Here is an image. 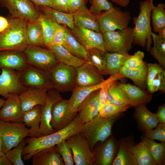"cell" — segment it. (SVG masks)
Returning a JSON list of instances; mask_svg holds the SVG:
<instances>
[{
	"label": "cell",
	"mask_w": 165,
	"mask_h": 165,
	"mask_svg": "<svg viewBox=\"0 0 165 165\" xmlns=\"http://www.w3.org/2000/svg\"><path fill=\"white\" fill-rule=\"evenodd\" d=\"M83 124L77 114L69 125L60 130L39 137L25 139L27 144L23 151V160H29L40 150L54 147L71 136L80 134Z\"/></svg>",
	"instance_id": "6da1fadb"
},
{
	"label": "cell",
	"mask_w": 165,
	"mask_h": 165,
	"mask_svg": "<svg viewBox=\"0 0 165 165\" xmlns=\"http://www.w3.org/2000/svg\"><path fill=\"white\" fill-rule=\"evenodd\" d=\"M153 3L150 0H144L140 2V12L137 17H133V44L138 45L149 52L152 39L151 26V10Z\"/></svg>",
	"instance_id": "7a4b0ae2"
},
{
	"label": "cell",
	"mask_w": 165,
	"mask_h": 165,
	"mask_svg": "<svg viewBox=\"0 0 165 165\" xmlns=\"http://www.w3.org/2000/svg\"><path fill=\"white\" fill-rule=\"evenodd\" d=\"M27 23L26 20L19 18L9 21L8 27L0 33V51L24 50L28 46L26 39Z\"/></svg>",
	"instance_id": "3957f363"
},
{
	"label": "cell",
	"mask_w": 165,
	"mask_h": 165,
	"mask_svg": "<svg viewBox=\"0 0 165 165\" xmlns=\"http://www.w3.org/2000/svg\"><path fill=\"white\" fill-rule=\"evenodd\" d=\"M123 115L108 118H103L98 115L83 124L79 134L87 140L91 150L97 142L104 141L112 134L114 124Z\"/></svg>",
	"instance_id": "277c9868"
},
{
	"label": "cell",
	"mask_w": 165,
	"mask_h": 165,
	"mask_svg": "<svg viewBox=\"0 0 165 165\" xmlns=\"http://www.w3.org/2000/svg\"><path fill=\"white\" fill-rule=\"evenodd\" d=\"M100 30L102 33L122 30L128 27L132 19L130 12L113 6L109 10L97 16Z\"/></svg>",
	"instance_id": "5b68a950"
},
{
	"label": "cell",
	"mask_w": 165,
	"mask_h": 165,
	"mask_svg": "<svg viewBox=\"0 0 165 165\" xmlns=\"http://www.w3.org/2000/svg\"><path fill=\"white\" fill-rule=\"evenodd\" d=\"M104 47L107 53H128L133 44V28L102 33Z\"/></svg>",
	"instance_id": "8992f818"
},
{
	"label": "cell",
	"mask_w": 165,
	"mask_h": 165,
	"mask_svg": "<svg viewBox=\"0 0 165 165\" xmlns=\"http://www.w3.org/2000/svg\"><path fill=\"white\" fill-rule=\"evenodd\" d=\"M29 129L23 123L4 121L0 120V136L5 153L17 145L29 136Z\"/></svg>",
	"instance_id": "52a82bcc"
},
{
	"label": "cell",
	"mask_w": 165,
	"mask_h": 165,
	"mask_svg": "<svg viewBox=\"0 0 165 165\" xmlns=\"http://www.w3.org/2000/svg\"><path fill=\"white\" fill-rule=\"evenodd\" d=\"M49 72L52 89L63 92L72 91L76 86L75 68L59 62Z\"/></svg>",
	"instance_id": "ba28073f"
},
{
	"label": "cell",
	"mask_w": 165,
	"mask_h": 165,
	"mask_svg": "<svg viewBox=\"0 0 165 165\" xmlns=\"http://www.w3.org/2000/svg\"><path fill=\"white\" fill-rule=\"evenodd\" d=\"M28 64L50 71L59 63L50 49L40 46H28L24 51Z\"/></svg>",
	"instance_id": "9c48e42d"
},
{
	"label": "cell",
	"mask_w": 165,
	"mask_h": 165,
	"mask_svg": "<svg viewBox=\"0 0 165 165\" xmlns=\"http://www.w3.org/2000/svg\"><path fill=\"white\" fill-rule=\"evenodd\" d=\"M0 95L6 99L10 94L19 95L28 87L21 81L22 72L6 68L1 69Z\"/></svg>",
	"instance_id": "30bf717a"
},
{
	"label": "cell",
	"mask_w": 165,
	"mask_h": 165,
	"mask_svg": "<svg viewBox=\"0 0 165 165\" xmlns=\"http://www.w3.org/2000/svg\"><path fill=\"white\" fill-rule=\"evenodd\" d=\"M118 148V141L112 134L104 141L97 142L92 150L94 165H112Z\"/></svg>",
	"instance_id": "8fae6325"
},
{
	"label": "cell",
	"mask_w": 165,
	"mask_h": 165,
	"mask_svg": "<svg viewBox=\"0 0 165 165\" xmlns=\"http://www.w3.org/2000/svg\"><path fill=\"white\" fill-rule=\"evenodd\" d=\"M72 153L74 163L76 165H93V153L86 139L77 134L66 140Z\"/></svg>",
	"instance_id": "7c38bea8"
},
{
	"label": "cell",
	"mask_w": 165,
	"mask_h": 165,
	"mask_svg": "<svg viewBox=\"0 0 165 165\" xmlns=\"http://www.w3.org/2000/svg\"><path fill=\"white\" fill-rule=\"evenodd\" d=\"M14 18L28 22L37 21L39 13L29 0H1Z\"/></svg>",
	"instance_id": "4fadbf2b"
},
{
	"label": "cell",
	"mask_w": 165,
	"mask_h": 165,
	"mask_svg": "<svg viewBox=\"0 0 165 165\" xmlns=\"http://www.w3.org/2000/svg\"><path fill=\"white\" fill-rule=\"evenodd\" d=\"M77 114L70 108L68 100L63 99L52 107L51 126L56 131L60 130L69 125Z\"/></svg>",
	"instance_id": "5bb4252c"
},
{
	"label": "cell",
	"mask_w": 165,
	"mask_h": 165,
	"mask_svg": "<svg viewBox=\"0 0 165 165\" xmlns=\"http://www.w3.org/2000/svg\"><path fill=\"white\" fill-rule=\"evenodd\" d=\"M49 72L29 65L22 72L21 82L28 87L52 89Z\"/></svg>",
	"instance_id": "9a60e30c"
},
{
	"label": "cell",
	"mask_w": 165,
	"mask_h": 165,
	"mask_svg": "<svg viewBox=\"0 0 165 165\" xmlns=\"http://www.w3.org/2000/svg\"><path fill=\"white\" fill-rule=\"evenodd\" d=\"M62 99L60 92L58 90L53 89L48 90L46 103L44 106H42L38 137L51 134L56 131L52 127L50 123L52 109L55 103Z\"/></svg>",
	"instance_id": "2e32d148"
},
{
	"label": "cell",
	"mask_w": 165,
	"mask_h": 165,
	"mask_svg": "<svg viewBox=\"0 0 165 165\" xmlns=\"http://www.w3.org/2000/svg\"><path fill=\"white\" fill-rule=\"evenodd\" d=\"M76 86L86 87L96 85L105 79L103 75L93 65L86 61L75 68Z\"/></svg>",
	"instance_id": "e0dca14e"
},
{
	"label": "cell",
	"mask_w": 165,
	"mask_h": 165,
	"mask_svg": "<svg viewBox=\"0 0 165 165\" xmlns=\"http://www.w3.org/2000/svg\"><path fill=\"white\" fill-rule=\"evenodd\" d=\"M75 38L87 50L98 49L106 52L104 46L102 33L84 28L75 26L70 30Z\"/></svg>",
	"instance_id": "ac0fdd59"
},
{
	"label": "cell",
	"mask_w": 165,
	"mask_h": 165,
	"mask_svg": "<svg viewBox=\"0 0 165 165\" xmlns=\"http://www.w3.org/2000/svg\"><path fill=\"white\" fill-rule=\"evenodd\" d=\"M24 113L19 95L11 94L0 109V120L23 123Z\"/></svg>",
	"instance_id": "d6986e66"
},
{
	"label": "cell",
	"mask_w": 165,
	"mask_h": 165,
	"mask_svg": "<svg viewBox=\"0 0 165 165\" xmlns=\"http://www.w3.org/2000/svg\"><path fill=\"white\" fill-rule=\"evenodd\" d=\"M29 65L24 51L6 50L0 51V72L3 68L22 72Z\"/></svg>",
	"instance_id": "ffe728a7"
},
{
	"label": "cell",
	"mask_w": 165,
	"mask_h": 165,
	"mask_svg": "<svg viewBox=\"0 0 165 165\" xmlns=\"http://www.w3.org/2000/svg\"><path fill=\"white\" fill-rule=\"evenodd\" d=\"M48 89L28 87L19 95L23 111L26 112L35 106H43L46 103Z\"/></svg>",
	"instance_id": "44dd1931"
},
{
	"label": "cell",
	"mask_w": 165,
	"mask_h": 165,
	"mask_svg": "<svg viewBox=\"0 0 165 165\" xmlns=\"http://www.w3.org/2000/svg\"><path fill=\"white\" fill-rule=\"evenodd\" d=\"M99 92V89L90 94L78 109V117L84 123L89 121L98 114L100 108Z\"/></svg>",
	"instance_id": "7402d4cb"
},
{
	"label": "cell",
	"mask_w": 165,
	"mask_h": 165,
	"mask_svg": "<svg viewBox=\"0 0 165 165\" xmlns=\"http://www.w3.org/2000/svg\"><path fill=\"white\" fill-rule=\"evenodd\" d=\"M118 141V150L112 165H138L130 151L132 145L135 144L134 138L132 135L122 138Z\"/></svg>",
	"instance_id": "603a6c76"
},
{
	"label": "cell",
	"mask_w": 165,
	"mask_h": 165,
	"mask_svg": "<svg viewBox=\"0 0 165 165\" xmlns=\"http://www.w3.org/2000/svg\"><path fill=\"white\" fill-rule=\"evenodd\" d=\"M119 84L128 98L131 107L145 105L152 99V94L136 85L119 82Z\"/></svg>",
	"instance_id": "cb8c5ba5"
},
{
	"label": "cell",
	"mask_w": 165,
	"mask_h": 165,
	"mask_svg": "<svg viewBox=\"0 0 165 165\" xmlns=\"http://www.w3.org/2000/svg\"><path fill=\"white\" fill-rule=\"evenodd\" d=\"M133 116L140 131H144L155 128L159 123L156 113L150 112L145 105L135 107Z\"/></svg>",
	"instance_id": "d4e9b609"
},
{
	"label": "cell",
	"mask_w": 165,
	"mask_h": 165,
	"mask_svg": "<svg viewBox=\"0 0 165 165\" xmlns=\"http://www.w3.org/2000/svg\"><path fill=\"white\" fill-rule=\"evenodd\" d=\"M73 14L75 26L81 27L97 32H100L97 16L87 7L86 4H83Z\"/></svg>",
	"instance_id": "484cf974"
},
{
	"label": "cell",
	"mask_w": 165,
	"mask_h": 165,
	"mask_svg": "<svg viewBox=\"0 0 165 165\" xmlns=\"http://www.w3.org/2000/svg\"><path fill=\"white\" fill-rule=\"evenodd\" d=\"M31 158L33 165H65L55 146L40 150Z\"/></svg>",
	"instance_id": "4316f807"
},
{
	"label": "cell",
	"mask_w": 165,
	"mask_h": 165,
	"mask_svg": "<svg viewBox=\"0 0 165 165\" xmlns=\"http://www.w3.org/2000/svg\"><path fill=\"white\" fill-rule=\"evenodd\" d=\"M147 63L146 61L142 65L134 68L124 66L121 68L120 72L125 78L131 79L137 86L144 90L147 88Z\"/></svg>",
	"instance_id": "83f0119b"
},
{
	"label": "cell",
	"mask_w": 165,
	"mask_h": 165,
	"mask_svg": "<svg viewBox=\"0 0 165 165\" xmlns=\"http://www.w3.org/2000/svg\"><path fill=\"white\" fill-rule=\"evenodd\" d=\"M107 81V79L100 84L92 86H75L72 91L71 97L68 100L71 109L75 112H77L79 107L83 101L92 93L99 89Z\"/></svg>",
	"instance_id": "f1b7e54d"
},
{
	"label": "cell",
	"mask_w": 165,
	"mask_h": 165,
	"mask_svg": "<svg viewBox=\"0 0 165 165\" xmlns=\"http://www.w3.org/2000/svg\"><path fill=\"white\" fill-rule=\"evenodd\" d=\"M49 49L53 53L58 62L62 63L75 68L86 61L74 56L62 45H55Z\"/></svg>",
	"instance_id": "f546056e"
},
{
	"label": "cell",
	"mask_w": 165,
	"mask_h": 165,
	"mask_svg": "<svg viewBox=\"0 0 165 165\" xmlns=\"http://www.w3.org/2000/svg\"><path fill=\"white\" fill-rule=\"evenodd\" d=\"M42 114V106L38 105L24 112L23 123L30 127L29 136L38 137Z\"/></svg>",
	"instance_id": "4dcf8cb0"
},
{
	"label": "cell",
	"mask_w": 165,
	"mask_h": 165,
	"mask_svg": "<svg viewBox=\"0 0 165 165\" xmlns=\"http://www.w3.org/2000/svg\"><path fill=\"white\" fill-rule=\"evenodd\" d=\"M130 56L128 53L106 52V65L104 75H111L120 73L125 61Z\"/></svg>",
	"instance_id": "1f68e13d"
},
{
	"label": "cell",
	"mask_w": 165,
	"mask_h": 165,
	"mask_svg": "<svg viewBox=\"0 0 165 165\" xmlns=\"http://www.w3.org/2000/svg\"><path fill=\"white\" fill-rule=\"evenodd\" d=\"M38 7L43 13L57 24L67 27L71 30L74 28L73 14L58 11L48 6Z\"/></svg>",
	"instance_id": "d6a6232c"
},
{
	"label": "cell",
	"mask_w": 165,
	"mask_h": 165,
	"mask_svg": "<svg viewBox=\"0 0 165 165\" xmlns=\"http://www.w3.org/2000/svg\"><path fill=\"white\" fill-rule=\"evenodd\" d=\"M130 151L138 165H157L149 148L142 141L132 145Z\"/></svg>",
	"instance_id": "836d02e7"
},
{
	"label": "cell",
	"mask_w": 165,
	"mask_h": 165,
	"mask_svg": "<svg viewBox=\"0 0 165 165\" xmlns=\"http://www.w3.org/2000/svg\"><path fill=\"white\" fill-rule=\"evenodd\" d=\"M62 46L74 56L86 61L87 50L77 41L67 28L64 42Z\"/></svg>",
	"instance_id": "e575fe53"
},
{
	"label": "cell",
	"mask_w": 165,
	"mask_h": 165,
	"mask_svg": "<svg viewBox=\"0 0 165 165\" xmlns=\"http://www.w3.org/2000/svg\"><path fill=\"white\" fill-rule=\"evenodd\" d=\"M26 39L28 46H44L41 28L37 20L34 22H28Z\"/></svg>",
	"instance_id": "d590c367"
},
{
	"label": "cell",
	"mask_w": 165,
	"mask_h": 165,
	"mask_svg": "<svg viewBox=\"0 0 165 165\" xmlns=\"http://www.w3.org/2000/svg\"><path fill=\"white\" fill-rule=\"evenodd\" d=\"M106 101L114 105L129 106L131 107L128 98L118 81L114 82L109 88Z\"/></svg>",
	"instance_id": "8d00e7d4"
},
{
	"label": "cell",
	"mask_w": 165,
	"mask_h": 165,
	"mask_svg": "<svg viewBox=\"0 0 165 165\" xmlns=\"http://www.w3.org/2000/svg\"><path fill=\"white\" fill-rule=\"evenodd\" d=\"M141 141L148 147L157 165L165 164V142L157 143L154 140L141 137Z\"/></svg>",
	"instance_id": "74e56055"
},
{
	"label": "cell",
	"mask_w": 165,
	"mask_h": 165,
	"mask_svg": "<svg viewBox=\"0 0 165 165\" xmlns=\"http://www.w3.org/2000/svg\"><path fill=\"white\" fill-rule=\"evenodd\" d=\"M151 35L153 46L149 52L151 55L158 61L159 64L165 68V40L152 32Z\"/></svg>",
	"instance_id": "f35d334b"
},
{
	"label": "cell",
	"mask_w": 165,
	"mask_h": 165,
	"mask_svg": "<svg viewBox=\"0 0 165 165\" xmlns=\"http://www.w3.org/2000/svg\"><path fill=\"white\" fill-rule=\"evenodd\" d=\"M87 51L86 61L94 66L104 75L106 65V52L96 49Z\"/></svg>",
	"instance_id": "ab89813d"
},
{
	"label": "cell",
	"mask_w": 165,
	"mask_h": 165,
	"mask_svg": "<svg viewBox=\"0 0 165 165\" xmlns=\"http://www.w3.org/2000/svg\"><path fill=\"white\" fill-rule=\"evenodd\" d=\"M165 4L160 3L156 6H153L151 18L153 31L158 32L162 28L165 27Z\"/></svg>",
	"instance_id": "60d3db41"
},
{
	"label": "cell",
	"mask_w": 165,
	"mask_h": 165,
	"mask_svg": "<svg viewBox=\"0 0 165 165\" xmlns=\"http://www.w3.org/2000/svg\"><path fill=\"white\" fill-rule=\"evenodd\" d=\"M37 21L41 28L44 46L46 47L51 41L53 36L54 28L53 21L44 13L39 14Z\"/></svg>",
	"instance_id": "b9f144b4"
},
{
	"label": "cell",
	"mask_w": 165,
	"mask_h": 165,
	"mask_svg": "<svg viewBox=\"0 0 165 165\" xmlns=\"http://www.w3.org/2000/svg\"><path fill=\"white\" fill-rule=\"evenodd\" d=\"M130 107L129 106H119L112 104L106 101L100 109L98 115L104 118H108L123 114Z\"/></svg>",
	"instance_id": "7bdbcfd3"
},
{
	"label": "cell",
	"mask_w": 165,
	"mask_h": 165,
	"mask_svg": "<svg viewBox=\"0 0 165 165\" xmlns=\"http://www.w3.org/2000/svg\"><path fill=\"white\" fill-rule=\"evenodd\" d=\"M26 144L24 139L17 145L5 153L6 156L12 165H24L22 158V153Z\"/></svg>",
	"instance_id": "ee69618b"
},
{
	"label": "cell",
	"mask_w": 165,
	"mask_h": 165,
	"mask_svg": "<svg viewBox=\"0 0 165 165\" xmlns=\"http://www.w3.org/2000/svg\"><path fill=\"white\" fill-rule=\"evenodd\" d=\"M124 78L123 75L120 72L111 75L107 79L106 83L99 89V98L100 108L105 104L106 101L108 92L110 87L116 81Z\"/></svg>",
	"instance_id": "f6af8a7d"
},
{
	"label": "cell",
	"mask_w": 165,
	"mask_h": 165,
	"mask_svg": "<svg viewBox=\"0 0 165 165\" xmlns=\"http://www.w3.org/2000/svg\"><path fill=\"white\" fill-rule=\"evenodd\" d=\"M55 147L65 165H73L74 163L71 149L66 140L60 142Z\"/></svg>",
	"instance_id": "bcb514c9"
},
{
	"label": "cell",
	"mask_w": 165,
	"mask_h": 165,
	"mask_svg": "<svg viewBox=\"0 0 165 165\" xmlns=\"http://www.w3.org/2000/svg\"><path fill=\"white\" fill-rule=\"evenodd\" d=\"M53 22L54 28L53 36L51 41L46 46L49 49L55 45H62L67 29L65 26L59 24L54 21Z\"/></svg>",
	"instance_id": "7dc6e473"
},
{
	"label": "cell",
	"mask_w": 165,
	"mask_h": 165,
	"mask_svg": "<svg viewBox=\"0 0 165 165\" xmlns=\"http://www.w3.org/2000/svg\"><path fill=\"white\" fill-rule=\"evenodd\" d=\"M155 128L142 132L141 137L165 142V124L158 123Z\"/></svg>",
	"instance_id": "c3c4849f"
},
{
	"label": "cell",
	"mask_w": 165,
	"mask_h": 165,
	"mask_svg": "<svg viewBox=\"0 0 165 165\" xmlns=\"http://www.w3.org/2000/svg\"><path fill=\"white\" fill-rule=\"evenodd\" d=\"M90 10L92 13L98 16L102 12L108 10L113 6L108 0H91Z\"/></svg>",
	"instance_id": "681fc988"
},
{
	"label": "cell",
	"mask_w": 165,
	"mask_h": 165,
	"mask_svg": "<svg viewBox=\"0 0 165 165\" xmlns=\"http://www.w3.org/2000/svg\"><path fill=\"white\" fill-rule=\"evenodd\" d=\"M144 56V52L138 51L133 55H131L125 61L123 66L129 68H134L141 66L145 62L143 61Z\"/></svg>",
	"instance_id": "f907efd6"
},
{
	"label": "cell",
	"mask_w": 165,
	"mask_h": 165,
	"mask_svg": "<svg viewBox=\"0 0 165 165\" xmlns=\"http://www.w3.org/2000/svg\"><path fill=\"white\" fill-rule=\"evenodd\" d=\"M160 90L163 93L165 92V71L159 73L153 79L149 92L151 94Z\"/></svg>",
	"instance_id": "816d5d0a"
},
{
	"label": "cell",
	"mask_w": 165,
	"mask_h": 165,
	"mask_svg": "<svg viewBox=\"0 0 165 165\" xmlns=\"http://www.w3.org/2000/svg\"><path fill=\"white\" fill-rule=\"evenodd\" d=\"M147 88L149 92L154 78L159 73L164 69L159 64L156 63H147Z\"/></svg>",
	"instance_id": "f5cc1de1"
},
{
	"label": "cell",
	"mask_w": 165,
	"mask_h": 165,
	"mask_svg": "<svg viewBox=\"0 0 165 165\" xmlns=\"http://www.w3.org/2000/svg\"><path fill=\"white\" fill-rule=\"evenodd\" d=\"M51 8L58 11L68 13V0H50Z\"/></svg>",
	"instance_id": "db71d44e"
},
{
	"label": "cell",
	"mask_w": 165,
	"mask_h": 165,
	"mask_svg": "<svg viewBox=\"0 0 165 165\" xmlns=\"http://www.w3.org/2000/svg\"><path fill=\"white\" fill-rule=\"evenodd\" d=\"M87 0H68V13L73 14L84 4Z\"/></svg>",
	"instance_id": "11a10c76"
},
{
	"label": "cell",
	"mask_w": 165,
	"mask_h": 165,
	"mask_svg": "<svg viewBox=\"0 0 165 165\" xmlns=\"http://www.w3.org/2000/svg\"><path fill=\"white\" fill-rule=\"evenodd\" d=\"M159 123L165 124V105L160 106L156 113Z\"/></svg>",
	"instance_id": "9f6ffc18"
},
{
	"label": "cell",
	"mask_w": 165,
	"mask_h": 165,
	"mask_svg": "<svg viewBox=\"0 0 165 165\" xmlns=\"http://www.w3.org/2000/svg\"><path fill=\"white\" fill-rule=\"evenodd\" d=\"M32 2L37 6H46L52 7L50 0H29Z\"/></svg>",
	"instance_id": "6f0895ef"
},
{
	"label": "cell",
	"mask_w": 165,
	"mask_h": 165,
	"mask_svg": "<svg viewBox=\"0 0 165 165\" xmlns=\"http://www.w3.org/2000/svg\"><path fill=\"white\" fill-rule=\"evenodd\" d=\"M9 21L5 17L0 16V33L5 30L8 27Z\"/></svg>",
	"instance_id": "680465c9"
},
{
	"label": "cell",
	"mask_w": 165,
	"mask_h": 165,
	"mask_svg": "<svg viewBox=\"0 0 165 165\" xmlns=\"http://www.w3.org/2000/svg\"><path fill=\"white\" fill-rule=\"evenodd\" d=\"M113 2L123 7L127 6L129 3L130 0H111Z\"/></svg>",
	"instance_id": "91938a15"
},
{
	"label": "cell",
	"mask_w": 165,
	"mask_h": 165,
	"mask_svg": "<svg viewBox=\"0 0 165 165\" xmlns=\"http://www.w3.org/2000/svg\"><path fill=\"white\" fill-rule=\"evenodd\" d=\"M12 164L7 159L5 154L0 157V165H12Z\"/></svg>",
	"instance_id": "94428289"
},
{
	"label": "cell",
	"mask_w": 165,
	"mask_h": 165,
	"mask_svg": "<svg viewBox=\"0 0 165 165\" xmlns=\"http://www.w3.org/2000/svg\"><path fill=\"white\" fill-rule=\"evenodd\" d=\"M157 33L159 37L165 40V27L161 29Z\"/></svg>",
	"instance_id": "6125c7cd"
},
{
	"label": "cell",
	"mask_w": 165,
	"mask_h": 165,
	"mask_svg": "<svg viewBox=\"0 0 165 165\" xmlns=\"http://www.w3.org/2000/svg\"><path fill=\"white\" fill-rule=\"evenodd\" d=\"M5 154L3 151L2 141L0 136V157Z\"/></svg>",
	"instance_id": "be15d7a7"
},
{
	"label": "cell",
	"mask_w": 165,
	"mask_h": 165,
	"mask_svg": "<svg viewBox=\"0 0 165 165\" xmlns=\"http://www.w3.org/2000/svg\"><path fill=\"white\" fill-rule=\"evenodd\" d=\"M5 100L4 99L0 97V109L4 105L5 102Z\"/></svg>",
	"instance_id": "e7e4bbea"
},
{
	"label": "cell",
	"mask_w": 165,
	"mask_h": 165,
	"mask_svg": "<svg viewBox=\"0 0 165 165\" xmlns=\"http://www.w3.org/2000/svg\"><path fill=\"white\" fill-rule=\"evenodd\" d=\"M150 1L151 3H153V0H150Z\"/></svg>",
	"instance_id": "03108f58"
},
{
	"label": "cell",
	"mask_w": 165,
	"mask_h": 165,
	"mask_svg": "<svg viewBox=\"0 0 165 165\" xmlns=\"http://www.w3.org/2000/svg\"><path fill=\"white\" fill-rule=\"evenodd\" d=\"M91 3V0H88Z\"/></svg>",
	"instance_id": "003e7915"
}]
</instances>
